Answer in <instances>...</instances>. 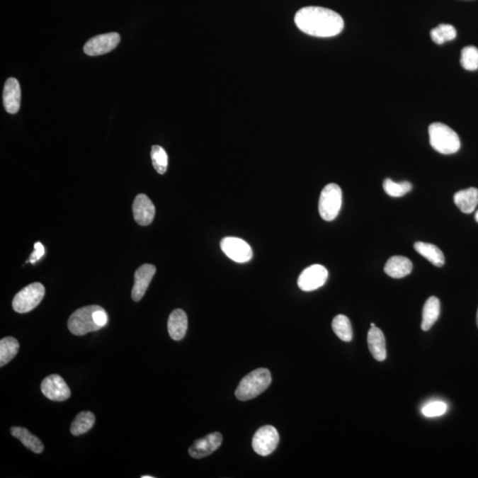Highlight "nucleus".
Returning <instances> with one entry per match:
<instances>
[{
    "label": "nucleus",
    "mask_w": 478,
    "mask_h": 478,
    "mask_svg": "<svg viewBox=\"0 0 478 478\" xmlns=\"http://www.w3.org/2000/svg\"><path fill=\"white\" fill-rule=\"evenodd\" d=\"M120 41V35L115 33V32L96 35V37L89 39V41L84 45V51L89 56L106 55V53L115 49Z\"/></svg>",
    "instance_id": "10"
},
{
    "label": "nucleus",
    "mask_w": 478,
    "mask_h": 478,
    "mask_svg": "<svg viewBox=\"0 0 478 478\" xmlns=\"http://www.w3.org/2000/svg\"><path fill=\"white\" fill-rule=\"evenodd\" d=\"M222 443V435L219 432L208 434L203 438L198 439L189 448V453L195 459L204 458L215 452Z\"/></svg>",
    "instance_id": "12"
},
{
    "label": "nucleus",
    "mask_w": 478,
    "mask_h": 478,
    "mask_svg": "<svg viewBox=\"0 0 478 478\" xmlns=\"http://www.w3.org/2000/svg\"><path fill=\"white\" fill-rule=\"evenodd\" d=\"M455 28L450 24H440L431 31L432 40L437 45H443L448 41H452L456 38Z\"/></svg>",
    "instance_id": "26"
},
{
    "label": "nucleus",
    "mask_w": 478,
    "mask_h": 478,
    "mask_svg": "<svg viewBox=\"0 0 478 478\" xmlns=\"http://www.w3.org/2000/svg\"><path fill=\"white\" fill-rule=\"evenodd\" d=\"M332 329L342 341L350 342L353 339L352 324L346 315L338 314L333 319Z\"/></svg>",
    "instance_id": "25"
},
{
    "label": "nucleus",
    "mask_w": 478,
    "mask_h": 478,
    "mask_svg": "<svg viewBox=\"0 0 478 478\" xmlns=\"http://www.w3.org/2000/svg\"><path fill=\"white\" fill-rule=\"evenodd\" d=\"M155 266L144 264L137 269L135 273V283L131 292L134 301H140L144 297L149 285L155 275Z\"/></svg>",
    "instance_id": "14"
},
{
    "label": "nucleus",
    "mask_w": 478,
    "mask_h": 478,
    "mask_svg": "<svg viewBox=\"0 0 478 478\" xmlns=\"http://www.w3.org/2000/svg\"><path fill=\"white\" fill-rule=\"evenodd\" d=\"M368 345L372 356L378 361L386 359V343L384 333L377 327L371 328L368 333Z\"/></svg>",
    "instance_id": "18"
},
{
    "label": "nucleus",
    "mask_w": 478,
    "mask_h": 478,
    "mask_svg": "<svg viewBox=\"0 0 478 478\" xmlns=\"http://www.w3.org/2000/svg\"><path fill=\"white\" fill-rule=\"evenodd\" d=\"M20 345L16 338L7 336L0 340V366L3 367L16 356Z\"/></svg>",
    "instance_id": "24"
},
{
    "label": "nucleus",
    "mask_w": 478,
    "mask_h": 478,
    "mask_svg": "<svg viewBox=\"0 0 478 478\" xmlns=\"http://www.w3.org/2000/svg\"><path fill=\"white\" fill-rule=\"evenodd\" d=\"M188 329V318L182 309H175L169 315L168 329L170 338L176 341L182 340L186 336Z\"/></svg>",
    "instance_id": "16"
},
{
    "label": "nucleus",
    "mask_w": 478,
    "mask_h": 478,
    "mask_svg": "<svg viewBox=\"0 0 478 478\" xmlns=\"http://www.w3.org/2000/svg\"><path fill=\"white\" fill-rule=\"evenodd\" d=\"M221 248L230 260L239 263H244L253 258V250L249 244L239 237H225L221 241Z\"/></svg>",
    "instance_id": "8"
},
{
    "label": "nucleus",
    "mask_w": 478,
    "mask_h": 478,
    "mask_svg": "<svg viewBox=\"0 0 478 478\" xmlns=\"http://www.w3.org/2000/svg\"><path fill=\"white\" fill-rule=\"evenodd\" d=\"M151 158L156 171L161 175L165 173L168 169L169 158L164 149L159 145H154L152 147Z\"/></svg>",
    "instance_id": "28"
},
{
    "label": "nucleus",
    "mask_w": 478,
    "mask_h": 478,
    "mask_svg": "<svg viewBox=\"0 0 478 478\" xmlns=\"http://www.w3.org/2000/svg\"><path fill=\"white\" fill-rule=\"evenodd\" d=\"M474 219H476L477 222H478V211L476 212V215H474Z\"/></svg>",
    "instance_id": "32"
},
{
    "label": "nucleus",
    "mask_w": 478,
    "mask_h": 478,
    "mask_svg": "<svg viewBox=\"0 0 478 478\" xmlns=\"http://www.w3.org/2000/svg\"><path fill=\"white\" fill-rule=\"evenodd\" d=\"M440 314V301L437 297H430L424 304L423 310V321H421V329L428 331L435 322L438 321Z\"/></svg>",
    "instance_id": "21"
},
{
    "label": "nucleus",
    "mask_w": 478,
    "mask_h": 478,
    "mask_svg": "<svg viewBox=\"0 0 478 478\" xmlns=\"http://www.w3.org/2000/svg\"><path fill=\"white\" fill-rule=\"evenodd\" d=\"M413 264L409 258L393 256L385 266V272L392 278H403L412 272Z\"/></svg>",
    "instance_id": "17"
},
{
    "label": "nucleus",
    "mask_w": 478,
    "mask_h": 478,
    "mask_svg": "<svg viewBox=\"0 0 478 478\" xmlns=\"http://www.w3.org/2000/svg\"><path fill=\"white\" fill-rule=\"evenodd\" d=\"M386 194L389 196L399 198L409 193L412 190V184L409 182L395 183L392 179L386 178L382 183Z\"/></svg>",
    "instance_id": "27"
},
{
    "label": "nucleus",
    "mask_w": 478,
    "mask_h": 478,
    "mask_svg": "<svg viewBox=\"0 0 478 478\" xmlns=\"http://www.w3.org/2000/svg\"><path fill=\"white\" fill-rule=\"evenodd\" d=\"M460 64L466 70L474 71L478 69V49L476 46H466L462 49Z\"/></svg>",
    "instance_id": "29"
},
{
    "label": "nucleus",
    "mask_w": 478,
    "mask_h": 478,
    "mask_svg": "<svg viewBox=\"0 0 478 478\" xmlns=\"http://www.w3.org/2000/svg\"><path fill=\"white\" fill-rule=\"evenodd\" d=\"M96 417L90 411H84L78 414L71 424L70 431L74 436L86 433L95 423Z\"/></svg>",
    "instance_id": "23"
},
{
    "label": "nucleus",
    "mask_w": 478,
    "mask_h": 478,
    "mask_svg": "<svg viewBox=\"0 0 478 478\" xmlns=\"http://www.w3.org/2000/svg\"><path fill=\"white\" fill-rule=\"evenodd\" d=\"M477 324L478 327V310H477Z\"/></svg>",
    "instance_id": "34"
},
{
    "label": "nucleus",
    "mask_w": 478,
    "mask_h": 478,
    "mask_svg": "<svg viewBox=\"0 0 478 478\" xmlns=\"http://www.w3.org/2000/svg\"><path fill=\"white\" fill-rule=\"evenodd\" d=\"M141 478H154V477H152V476H142Z\"/></svg>",
    "instance_id": "33"
},
{
    "label": "nucleus",
    "mask_w": 478,
    "mask_h": 478,
    "mask_svg": "<svg viewBox=\"0 0 478 478\" xmlns=\"http://www.w3.org/2000/svg\"><path fill=\"white\" fill-rule=\"evenodd\" d=\"M370 326H371V328L375 327V325L374 324H371Z\"/></svg>",
    "instance_id": "35"
},
{
    "label": "nucleus",
    "mask_w": 478,
    "mask_h": 478,
    "mask_svg": "<svg viewBox=\"0 0 478 478\" xmlns=\"http://www.w3.org/2000/svg\"><path fill=\"white\" fill-rule=\"evenodd\" d=\"M45 255V247L40 242H37L34 244V251L30 257V263H35Z\"/></svg>",
    "instance_id": "31"
},
{
    "label": "nucleus",
    "mask_w": 478,
    "mask_h": 478,
    "mask_svg": "<svg viewBox=\"0 0 478 478\" xmlns=\"http://www.w3.org/2000/svg\"><path fill=\"white\" fill-rule=\"evenodd\" d=\"M271 374L267 368H257L244 377L236 389L237 399L246 402L261 394L271 385Z\"/></svg>",
    "instance_id": "3"
},
{
    "label": "nucleus",
    "mask_w": 478,
    "mask_h": 478,
    "mask_svg": "<svg viewBox=\"0 0 478 478\" xmlns=\"http://www.w3.org/2000/svg\"><path fill=\"white\" fill-rule=\"evenodd\" d=\"M132 210L135 221H136L138 224L141 226H148L154 221L155 207L147 195H137L134 200Z\"/></svg>",
    "instance_id": "13"
},
{
    "label": "nucleus",
    "mask_w": 478,
    "mask_h": 478,
    "mask_svg": "<svg viewBox=\"0 0 478 478\" xmlns=\"http://www.w3.org/2000/svg\"><path fill=\"white\" fill-rule=\"evenodd\" d=\"M279 439L276 428L271 425H265L255 432L251 445L258 455L268 456L275 451L276 446L278 445Z\"/></svg>",
    "instance_id": "7"
},
{
    "label": "nucleus",
    "mask_w": 478,
    "mask_h": 478,
    "mask_svg": "<svg viewBox=\"0 0 478 478\" xmlns=\"http://www.w3.org/2000/svg\"><path fill=\"white\" fill-rule=\"evenodd\" d=\"M108 322V315L104 308L92 305L74 311L67 321L72 334L84 336L89 332L104 328Z\"/></svg>",
    "instance_id": "2"
},
{
    "label": "nucleus",
    "mask_w": 478,
    "mask_h": 478,
    "mask_svg": "<svg viewBox=\"0 0 478 478\" xmlns=\"http://www.w3.org/2000/svg\"><path fill=\"white\" fill-rule=\"evenodd\" d=\"M329 273L324 266L315 264L304 269L301 273L297 285L304 292H312L324 285L328 279Z\"/></svg>",
    "instance_id": "9"
},
{
    "label": "nucleus",
    "mask_w": 478,
    "mask_h": 478,
    "mask_svg": "<svg viewBox=\"0 0 478 478\" xmlns=\"http://www.w3.org/2000/svg\"><path fill=\"white\" fill-rule=\"evenodd\" d=\"M294 21L305 34L317 38L335 37L345 26L338 13L320 6L303 7L297 11Z\"/></svg>",
    "instance_id": "1"
},
{
    "label": "nucleus",
    "mask_w": 478,
    "mask_h": 478,
    "mask_svg": "<svg viewBox=\"0 0 478 478\" xmlns=\"http://www.w3.org/2000/svg\"><path fill=\"white\" fill-rule=\"evenodd\" d=\"M342 205V190L338 184L329 183L322 189L319 200V212L324 221L331 222L338 215Z\"/></svg>",
    "instance_id": "5"
},
{
    "label": "nucleus",
    "mask_w": 478,
    "mask_h": 478,
    "mask_svg": "<svg viewBox=\"0 0 478 478\" xmlns=\"http://www.w3.org/2000/svg\"><path fill=\"white\" fill-rule=\"evenodd\" d=\"M41 391L46 398L53 402H64L69 399L71 392L67 382L59 375H50L41 384Z\"/></svg>",
    "instance_id": "11"
},
{
    "label": "nucleus",
    "mask_w": 478,
    "mask_h": 478,
    "mask_svg": "<svg viewBox=\"0 0 478 478\" xmlns=\"http://www.w3.org/2000/svg\"><path fill=\"white\" fill-rule=\"evenodd\" d=\"M446 409H448V406H446L445 403L435 402L423 406L421 412L427 417H437L444 414L446 412Z\"/></svg>",
    "instance_id": "30"
},
{
    "label": "nucleus",
    "mask_w": 478,
    "mask_h": 478,
    "mask_svg": "<svg viewBox=\"0 0 478 478\" xmlns=\"http://www.w3.org/2000/svg\"><path fill=\"white\" fill-rule=\"evenodd\" d=\"M21 87L19 81L16 78H8L5 84L3 91V102L6 111L14 115L18 113L21 106Z\"/></svg>",
    "instance_id": "15"
},
{
    "label": "nucleus",
    "mask_w": 478,
    "mask_h": 478,
    "mask_svg": "<svg viewBox=\"0 0 478 478\" xmlns=\"http://www.w3.org/2000/svg\"><path fill=\"white\" fill-rule=\"evenodd\" d=\"M430 144L435 151L442 154H453L460 148L458 135L451 127L441 123H434L428 127Z\"/></svg>",
    "instance_id": "4"
},
{
    "label": "nucleus",
    "mask_w": 478,
    "mask_h": 478,
    "mask_svg": "<svg viewBox=\"0 0 478 478\" xmlns=\"http://www.w3.org/2000/svg\"><path fill=\"white\" fill-rule=\"evenodd\" d=\"M414 250H416L418 254H421V256L427 258V260L430 261L431 263L436 266V267L440 268L445 264V260L444 254H443L442 251L439 249L438 246H434V244L416 242L414 244Z\"/></svg>",
    "instance_id": "22"
},
{
    "label": "nucleus",
    "mask_w": 478,
    "mask_h": 478,
    "mask_svg": "<svg viewBox=\"0 0 478 478\" xmlns=\"http://www.w3.org/2000/svg\"><path fill=\"white\" fill-rule=\"evenodd\" d=\"M45 289L40 283H30L14 296L13 308L17 313L25 314L33 310L44 299Z\"/></svg>",
    "instance_id": "6"
},
{
    "label": "nucleus",
    "mask_w": 478,
    "mask_h": 478,
    "mask_svg": "<svg viewBox=\"0 0 478 478\" xmlns=\"http://www.w3.org/2000/svg\"><path fill=\"white\" fill-rule=\"evenodd\" d=\"M455 203L464 214H471L478 205V189L469 188L455 193L453 197Z\"/></svg>",
    "instance_id": "19"
},
{
    "label": "nucleus",
    "mask_w": 478,
    "mask_h": 478,
    "mask_svg": "<svg viewBox=\"0 0 478 478\" xmlns=\"http://www.w3.org/2000/svg\"><path fill=\"white\" fill-rule=\"evenodd\" d=\"M11 434L23 443L25 448L30 449V451L35 453H41L44 451L45 446L40 439L35 437L27 428L17 426L12 427L11 428Z\"/></svg>",
    "instance_id": "20"
}]
</instances>
